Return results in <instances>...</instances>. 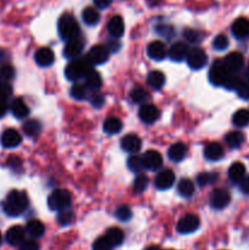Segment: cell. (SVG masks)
Here are the masks:
<instances>
[{
  "label": "cell",
  "instance_id": "680465c9",
  "mask_svg": "<svg viewBox=\"0 0 249 250\" xmlns=\"http://www.w3.org/2000/svg\"><path fill=\"white\" fill-rule=\"evenodd\" d=\"M92 103L94 106L99 107L102 106V104L104 103V99H103V97H100V95H94V97L92 98Z\"/></svg>",
  "mask_w": 249,
  "mask_h": 250
},
{
  "label": "cell",
  "instance_id": "4dcf8cb0",
  "mask_svg": "<svg viewBox=\"0 0 249 250\" xmlns=\"http://www.w3.org/2000/svg\"><path fill=\"white\" fill-rule=\"evenodd\" d=\"M194 189H195L194 183H193V181L188 180V178H183V180H181L177 186L178 193L185 198L192 197L193 193H194Z\"/></svg>",
  "mask_w": 249,
  "mask_h": 250
},
{
  "label": "cell",
  "instance_id": "74e56055",
  "mask_svg": "<svg viewBox=\"0 0 249 250\" xmlns=\"http://www.w3.org/2000/svg\"><path fill=\"white\" fill-rule=\"evenodd\" d=\"M71 95L76 100H83L88 95V88L84 84H75L71 88Z\"/></svg>",
  "mask_w": 249,
  "mask_h": 250
},
{
  "label": "cell",
  "instance_id": "8fae6325",
  "mask_svg": "<svg viewBox=\"0 0 249 250\" xmlns=\"http://www.w3.org/2000/svg\"><path fill=\"white\" fill-rule=\"evenodd\" d=\"M224 65L228 70V72H238L243 68L244 66V58L241 53L238 51H233L229 53L228 55L225 58Z\"/></svg>",
  "mask_w": 249,
  "mask_h": 250
},
{
  "label": "cell",
  "instance_id": "8d00e7d4",
  "mask_svg": "<svg viewBox=\"0 0 249 250\" xmlns=\"http://www.w3.org/2000/svg\"><path fill=\"white\" fill-rule=\"evenodd\" d=\"M15 77V68L10 63H4L0 66V81L9 82Z\"/></svg>",
  "mask_w": 249,
  "mask_h": 250
},
{
  "label": "cell",
  "instance_id": "e0dca14e",
  "mask_svg": "<svg viewBox=\"0 0 249 250\" xmlns=\"http://www.w3.org/2000/svg\"><path fill=\"white\" fill-rule=\"evenodd\" d=\"M22 142V137L16 129L9 128L2 133L1 144L4 148H16Z\"/></svg>",
  "mask_w": 249,
  "mask_h": 250
},
{
  "label": "cell",
  "instance_id": "603a6c76",
  "mask_svg": "<svg viewBox=\"0 0 249 250\" xmlns=\"http://www.w3.org/2000/svg\"><path fill=\"white\" fill-rule=\"evenodd\" d=\"M204 156L210 161L220 160L224 156V148L221 144L216 143V142L207 144L204 148Z\"/></svg>",
  "mask_w": 249,
  "mask_h": 250
},
{
  "label": "cell",
  "instance_id": "816d5d0a",
  "mask_svg": "<svg viewBox=\"0 0 249 250\" xmlns=\"http://www.w3.org/2000/svg\"><path fill=\"white\" fill-rule=\"evenodd\" d=\"M156 32H158L159 34H161V36H164L165 38L170 39L171 37L175 34V31H173V28L171 26H158V28H156Z\"/></svg>",
  "mask_w": 249,
  "mask_h": 250
},
{
  "label": "cell",
  "instance_id": "52a82bcc",
  "mask_svg": "<svg viewBox=\"0 0 249 250\" xmlns=\"http://www.w3.org/2000/svg\"><path fill=\"white\" fill-rule=\"evenodd\" d=\"M200 226V221L198 216L193 214H187L178 221L177 232L181 234H189L197 231Z\"/></svg>",
  "mask_w": 249,
  "mask_h": 250
},
{
  "label": "cell",
  "instance_id": "1f68e13d",
  "mask_svg": "<svg viewBox=\"0 0 249 250\" xmlns=\"http://www.w3.org/2000/svg\"><path fill=\"white\" fill-rule=\"evenodd\" d=\"M42 131V125L41 122L37 120H28L26 124L23 125V132L27 137H37Z\"/></svg>",
  "mask_w": 249,
  "mask_h": 250
},
{
  "label": "cell",
  "instance_id": "7c38bea8",
  "mask_svg": "<svg viewBox=\"0 0 249 250\" xmlns=\"http://www.w3.org/2000/svg\"><path fill=\"white\" fill-rule=\"evenodd\" d=\"M160 117V110L153 104L142 105L139 109V119L144 124H154Z\"/></svg>",
  "mask_w": 249,
  "mask_h": 250
},
{
  "label": "cell",
  "instance_id": "9f6ffc18",
  "mask_svg": "<svg viewBox=\"0 0 249 250\" xmlns=\"http://www.w3.org/2000/svg\"><path fill=\"white\" fill-rule=\"evenodd\" d=\"M239 183H241L239 188H241L242 192L246 193V194H249V176L248 177H244Z\"/></svg>",
  "mask_w": 249,
  "mask_h": 250
},
{
  "label": "cell",
  "instance_id": "91938a15",
  "mask_svg": "<svg viewBox=\"0 0 249 250\" xmlns=\"http://www.w3.org/2000/svg\"><path fill=\"white\" fill-rule=\"evenodd\" d=\"M109 50H112V51H116L120 49V43H117V42H109Z\"/></svg>",
  "mask_w": 249,
  "mask_h": 250
},
{
  "label": "cell",
  "instance_id": "d4e9b609",
  "mask_svg": "<svg viewBox=\"0 0 249 250\" xmlns=\"http://www.w3.org/2000/svg\"><path fill=\"white\" fill-rule=\"evenodd\" d=\"M83 78H84V85L88 89L97 90L102 87V77H100L99 73L95 70H93V68Z\"/></svg>",
  "mask_w": 249,
  "mask_h": 250
},
{
  "label": "cell",
  "instance_id": "6f0895ef",
  "mask_svg": "<svg viewBox=\"0 0 249 250\" xmlns=\"http://www.w3.org/2000/svg\"><path fill=\"white\" fill-rule=\"evenodd\" d=\"M7 111V100L0 99V117L4 116Z\"/></svg>",
  "mask_w": 249,
  "mask_h": 250
},
{
  "label": "cell",
  "instance_id": "d6986e66",
  "mask_svg": "<svg viewBox=\"0 0 249 250\" xmlns=\"http://www.w3.org/2000/svg\"><path fill=\"white\" fill-rule=\"evenodd\" d=\"M188 53H189V48H188L187 44L183 43V42H177L168 50V56L171 58V60L180 62V61L187 59Z\"/></svg>",
  "mask_w": 249,
  "mask_h": 250
},
{
  "label": "cell",
  "instance_id": "f1b7e54d",
  "mask_svg": "<svg viewBox=\"0 0 249 250\" xmlns=\"http://www.w3.org/2000/svg\"><path fill=\"white\" fill-rule=\"evenodd\" d=\"M82 19L83 22L88 26H95L99 23L100 15L95 7H85L82 12Z\"/></svg>",
  "mask_w": 249,
  "mask_h": 250
},
{
  "label": "cell",
  "instance_id": "484cf974",
  "mask_svg": "<svg viewBox=\"0 0 249 250\" xmlns=\"http://www.w3.org/2000/svg\"><path fill=\"white\" fill-rule=\"evenodd\" d=\"M167 154H168V158H170V160L178 163V161H181L185 159L186 154H187V146H186L183 143H176V144H173L170 149H168Z\"/></svg>",
  "mask_w": 249,
  "mask_h": 250
},
{
  "label": "cell",
  "instance_id": "7bdbcfd3",
  "mask_svg": "<svg viewBox=\"0 0 249 250\" xmlns=\"http://www.w3.org/2000/svg\"><path fill=\"white\" fill-rule=\"evenodd\" d=\"M127 166L132 172H141L143 168V163H142V158L137 155H132L127 161Z\"/></svg>",
  "mask_w": 249,
  "mask_h": 250
},
{
  "label": "cell",
  "instance_id": "2e32d148",
  "mask_svg": "<svg viewBox=\"0 0 249 250\" xmlns=\"http://www.w3.org/2000/svg\"><path fill=\"white\" fill-rule=\"evenodd\" d=\"M173 182H175V173L171 170L160 171L155 178V186L160 190H166L171 188Z\"/></svg>",
  "mask_w": 249,
  "mask_h": 250
},
{
  "label": "cell",
  "instance_id": "b9f144b4",
  "mask_svg": "<svg viewBox=\"0 0 249 250\" xmlns=\"http://www.w3.org/2000/svg\"><path fill=\"white\" fill-rule=\"evenodd\" d=\"M115 215H116V217L120 220V221L126 222V221H128V220H131L132 211H131V209L127 207V205H121V207H119L116 209Z\"/></svg>",
  "mask_w": 249,
  "mask_h": 250
},
{
  "label": "cell",
  "instance_id": "83f0119b",
  "mask_svg": "<svg viewBox=\"0 0 249 250\" xmlns=\"http://www.w3.org/2000/svg\"><path fill=\"white\" fill-rule=\"evenodd\" d=\"M11 111L12 114H14V116L17 117V119H23V117H26L27 115L29 114L28 106H27L26 103L22 99H20V98H17V99H15L14 102H12Z\"/></svg>",
  "mask_w": 249,
  "mask_h": 250
},
{
  "label": "cell",
  "instance_id": "c3c4849f",
  "mask_svg": "<svg viewBox=\"0 0 249 250\" xmlns=\"http://www.w3.org/2000/svg\"><path fill=\"white\" fill-rule=\"evenodd\" d=\"M12 95V87L9 82L0 81V99L9 100V98Z\"/></svg>",
  "mask_w": 249,
  "mask_h": 250
},
{
  "label": "cell",
  "instance_id": "ab89813d",
  "mask_svg": "<svg viewBox=\"0 0 249 250\" xmlns=\"http://www.w3.org/2000/svg\"><path fill=\"white\" fill-rule=\"evenodd\" d=\"M242 82H243V81H242L238 76L228 75L227 76L226 81H225L224 87L227 88V89H229V90H237L239 88V85L242 84Z\"/></svg>",
  "mask_w": 249,
  "mask_h": 250
},
{
  "label": "cell",
  "instance_id": "836d02e7",
  "mask_svg": "<svg viewBox=\"0 0 249 250\" xmlns=\"http://www.w3.org/2000/svg\"><path fill=\"white\" fill-rule=\"evenodd\" d=\"M122 129V122L121 120L117 117H109L105 120L104 122V131L109 134L119 133Z\"/></svg>",
  "mask_w": 249,
  "mask_h": 250
},
{
  "label": "cell",
  "instance_id": "be15d7a7",
  "mask_svg": "<svg viewBox=\"0 0 249 250\" xmlns=\"http://www.w3.org/2000/svg\"><path fill=\"white\" fill-rule=\"evenodd\" d=\"M246 75H247V78H248V81H249V67H248V70H247Z\"/></svg>",
  "mask_w": 249,
  "mask_h": 250
},
{
  "label": "cell",
  "instance_id": "ee69618b",
  "mask_svg": "<svg viewBox=\"0 0 249 250\" xmlns=\"http://www.w3.org/2000/svg\"><path fill=\"white\" fill-rule=\"evenodd\" d=\"M183 37H185L189 43H199V42L203 39V36L200 32L195 31V29H190V28L185 29V32H183Z\"/></svg>",
  "mask_w": 249,
  "mask_h": 250
},
{
  "label": "cell",
  "instance_id": "d6a6232c",
  "mask_svg": "<svg viewBox=\"0 0 249 250\" xmlns=\"http://www.w3.org/2000/svg\"><path fill=\"white\" fill-rule=\"evenodd\" d=\"M225 141H226V144L229 146V148H239V146L243 144L244 142V134L242 133V132H229L228 134L226 136V138H225Z\"/></svg>",
  "mask_w": 249,
  "mask_h": 250
},
{
  "label": "cell",
  "instance_id": "bcb514c9",
  "mask_svg": "<svg viewBox=\"0 0 249 250\" xmlns=\"http://www.w3.org/2000/svg\"><path fill=\"white\" fill-rule=\"evenodd\" d=\"M212 46L219 51L225 50L228 46V39L225 34H219L217 37H215L214 42H212Z\"/></svg>",
  "mask_w": 249,
  "mask_h": 250
},
{
  "label": "cell",
  "instance_id": "7dc6e473",
  "mask_svg": "<svg viewBox=\"0 0 249 250\" xmlns=\"http://www.w3.org/2000/svg\"><path fill=\"white\" fill-rule=\"evenodd\" d=\"M148 98V93L142 88H136L131 92V99L134 103H143Z\"/></svg>",
  "mask_w": 249,
  "mask_h": 250
},
{
  "label": "cell",
  "instance_id": "94428289",
  "mask_svg": "<svg viewBox=\"0 0 249 250\" xmlns=\"http://www.w3.org/2000/svg\"><path fill=\"white\" fill-rule=\"evenodd\" d=\"M145 250H161V249L159 248V247H154V246H151V247H149V248H146Z\"/></svg>",
  "mask_w": 249,
  "mask_h": 250
},
{
  "label": "cell",
  "instance_id": "3957f363",
  "mask_svg": "<svg viewBox=\"0 0 249 250\" xmlns=\"http://www.w3.org/2000/svg\"><path fill=\"white\" fill-rule=\"evenodd\" d=\"M92 63L85 59H75L73 61H71L67 66H66L65 75L67 77V80L70 81H77L80 78L84 77L90 70H92Z\"/></svg>",
  "mask_w": 249,
  "mask_h": 250
},
{
  "label": "cell",
  "instance_id": "11a10c76",
  "mask_svg": "<svg viewBox=\"0 0 249 250\" xmlns=\"http://www.w3.org/2000/svg\"><path fill=\"white\" fill-rule=\"evenodd\" d=\"M93 1H94L95 7H98V9H106L111 5L112 0H93Z\"/></svg>",
  "mask_w": 249,
  "mask_h": 250
},
{
  "label": "cell",
  "instance_id": "f5cc1de1",
  "mask_svg": "<svg viewBox=\"0 0 249 250\" xmlns=\"http://www.w3.org/2000/svg\"><path fill=\"white\" fill-rule=\"evenodd\" d=\"M237 92H238V95L242 99L249 100V81L248 82H242V84L239 85Z\"/></svg>",
  "mask_w": 249,
  "mask_h": 250
},
{
  "label": "cell",
  "instance_id": "30bf717a",
  "mask_svg": "<svg viewBox=\"0 0 249 250\" xmlns=\"http://www.w3.org/2000/svg\"><path fill=\"white\" fill-rule=\"evenodd\" d=\"M142 163H143V167L146 170L156 171L163 165V158L158 151L148 150L142 156Z\"/></svg>",
  "mask_w": 249,
  "mask_h": 250
},
{
  "label": "cell",
  "instance_id": "f6af8a7d",
  "mask_svg": "<svg viewBox=\"0 0 249 250\" xmlns=\"http://www.w3.org/2000/svg\"><path fill=\"white\" fill-rule=\"evenodd\" d=\"M216 180H217L216 173L204 172V173H200V175H198V177H197V182L199 183L200 186H208V185H210V183H214Z\"/></svg>",
  "mask_w": 249,
  "mask_h": 250
},
{
  "label": "cell",
  "instance_id": "db71d44e",
  "mask_svg": "<svg viewBox=\"0 0 249 250\" xmlns=\"http://www.w3.org/2000/svg\"><path fill=\"white\" fill-rule=\"evenodd\" d=\"M7 165H9L12 170H19V168H21L22 163L17 156H11V158H9V160H7Z\"/></svg>",
  "mask_w": 249,
  "mask_h": 250
},
{
  "label": "cell",
  "instance_id": "9c48e42d",
  "mask_svg": "<svg viewBox=\"0 0 249 250\" xmlns=\"http://www.w3.org/2000/svg\"><path fill=\"white\" fill-rule=\"evenodd\" d=\"M229 200H231L229 193L226 189L219 188V189H215L212 192L211 198H210V204L214 209L221 210L229 204Z\"/></svg>",
  "mask_w": 249,
  "mask_h": 250
},
{
  "label": "cell",
  "instance_id": "6da1fadb",
  "mask_svg": "<svg viewBox=\"0 0 249 250\" xmlns=\"http://www.w3.org/2000/svg\"><path fill=\"white\" fill-rule=\"evenodd\" d=\"M28 207V197L24 192L20 190H11L5 199L2 209L5 214L11 217L20 216Z\"/></svg>",
  "mask_w": 249,
  "mask_h": 250
},
{
  "label": "cell",
  "instance_id": "60d3db41",
  "mask_svg": "<svg viewBox=\"0 0 249 250\" xmlns=\"http://www.w3.org/2000/svg\"><path fill=\"white\" fill-rule=\"evenodd\" d=\"M112 248H114V246L106 238V236L99 237L93 244V250H111Z\"/></svg>",
  "mask_w": 249,
  "mask_h": 250
},
{
  "label": "cell",
  "instance_id": "4316f807",
  "mask_svg": "<svg viewBox=\"0 0 249 250\" xmlns=\"http://www.w3.org/2000/svg\"><path fill=\"white\" fill-rule=\"evenodd\" d=\"M26 232L33 238H39L44 234L45 232V227L38 220H31V221L27 222L26 226Z\"/></svg>",
  "mask_w": 249,
  "mask_h": 250
},
{
  "label": "cell",
  "instance_id": "ac0fdd59",
  "mask_svg": "<svg viewBox=\"0 0 249 250\" xmlns=\"http://www.w3.org/2000/svg\"><path fill=\"white\" fill-rule=\"evenodd\" d=\"M232 34L237 39H244L249 37V20L239 17L232 24Z\"/></svg>",
  "mask_w": 249,
  "mask_h": 250
},
{
  "label": "cell",
  "instance_id": "f907efd6",
  "mask_svg": "<svg viewBox=\"0 0 249 250\" xmlns=\"http://www.w3.org/2000/svg\"><path fill=\"white\" fill-rule=\"evenodd\" d=\"M19 250H39V244L34 239H24L19 246Z\"/></svg>",
  "mask_w": 249,
  "mask_h": 250
},
{
  "label": "cell",
  "instance_id": "681fc988",
  "mask_svg": "<svg viewBox=\"0 0 249 250\" xmlns=\"http://www.w3.org/2000/svg\"><path fill=\"white\" fill-rule=\"evenodd\" d=\"M58 220H59V222H60V225H62V226L71 224V221H72V220H73L72 212L68 211L67 209L62 210V211H59Z\"/></svg>",
  "mask_w": 249,
  "mask_h": 250
},
{
  "label": "cell",
  "instance_id": "8992f818",
  "mask_svg": "<svg viewBox=\"0 0 249 250\" xmlns=\"http://www.w3.org/2000/svg\"><path fill=\"white\" fill-rule=\"evenodd\" d=\"M187 62L188 66L193 70H200L204 67L208 62V56L203 49L200 48H193L190 49L189 53L187 55Z\"/></svg>",
  "mask_w": 249,
  "mask_h": 250
},
{
  "label": "cell",
  "instance_id": "ffe728a7",
  "mask_svg": "<svg viewBox=\"0 0 249 250\" xmlns=\"http://www.w3.org/2000/svg\"><path fill=\"white\" fill-rule=\"evenodd\" d=\"M83 50V43L78 38L67 41L63 48V55L67 59H76Z\"/></svg>",
  "mask_w": 249,
  "mask_h": 250
},
{
  "label": "cell",
  "instance_id": "9a60e30c",
  "mask_svg": "<svg viewBox=\"0 0 249 250\" xmlns=\"http://www.w3.org/2000/svg\"><path fill=\"white\" fill-rule=\"evenodd\" d=\"M26 229L21 226H12L6 232V242L12 247H19L24 241Z\"/></svg>",
  "mask_w": 249,
  "mask_h": 250
},
{
  "label": "cell",
  "instance_id": "e7e4bbea",
  "mask_svg": "<svg viewBox=\"0 0 249 250\" xmlns=\"http://www.w3.org/2000/svg\"><path fill=\"white\" fill-rule=\"evenodd\" d=\"M1 242H2V236L1 233H0V246H1Z\"/></svg>",
  "mask_w": 249,
  "mask_h": 250
},
{
  "label": "cell",
  "instance_id": "4fadbf2b",
  "mask_svg": "<svg viewBox=\"0 0 249 250\" xmlns=\"http://www.w3.org/2000/svg\"><path fill=\"white\" fill-rule=\"evenodd\" d=\"M146 53H148V56L153 60L160 61L164 60L167 55V50H166L165 44L161 41H154L151 42L148 45V49H146Z\"/></svg>",
  "mask_w": 249,
  "mask_h": 250
},
{
  "label": "cell",
  "instance_id": "277c9868",
  "mask_svg": "<svg viewBox=\"0 0 249 250\" xmlns=\"http://www.w3.org/2000/svg\"><path fill=\"white\" fill-rule=\"evenodd\" d=\"M49 209L53 211H62L70 208L71 194L66 189H56L48 198Z\"/></svg>",
  "mask_w": 249,
  "mask_h": 250
},
{
  "label": "cell",
  "instance_id": "d590c367",
  "mask_svg": "<svg viewBox=\"0 0 249 250\" xmlns=\"http://www.w3.org/2000/svg\"><path fill=\"white\" fill-rule=\"evenodd\" d=\"M232 122L238 127H244L249 125V110L241 109L234 112L233 117H232Z\"/></svg>",
  "mask_w": 249,
  "mask_h": 250
},
{
  "label": "cell",
  "instance_id": "f546056e",
  "mask_svg": "<svg viewBox=\"0 0 249 250\" xmlns=\"http://www.w3.org/2000/svg\"><path fill=\"white\" fill-rule=\"evenodd\" d=\"M146 82L154 89H160L164 85V83H165V76L160 71H153V72H150L148 75Z\"/></svg>",
  "mask_w": 249,
  "mask_h": 250
},
{
  "label": "cell",
  "instance_id": "5bb4252c",
  "mask_svg": "<svg viewBox=\"0 0 249 250\" xmlns=\"http://www.w3.org/2000/svg\"><path fill=\"white\" fill-rule=\"evenodd\" d=\"M142 146L141 138H139L137 134L129 133L126 134L124 138L121 139V148L124 149V151L131 154H136L137 151H139Z\"/></svg>",
  "mask_w": 249,
  "mask_h": 250
},
{
  "label": "cell",
  "instance_id": "cb8c5ba5",
  "mask_svg": "<svg viewBox=\"0 0 249 250\" xmlns=\"http://www.w3.org/2000/svg\"><path fill=\"white\" fill-rule=\"evenodd\" d=\"M246 177V167L242 163L232 164L231 167L228 168V178L233 183H239L243 178Z\"/></svg>",
  "mask_w": 249,
  "mask_h": 250
},
{
  "label": "cell",
  "instance_id": "ba28073f",
  "mask_svg": "<svg viewBox=\"0 0 249 250\" xmlns=\"http://www.w3.org/2000/svg\"><path fill=\"white\" fill-rule=\"evenodd\" d=\"M110 55V50L107 48V45H94L88 53L87 59L90 61L92 65H100V63H104L105 61H107Z\"/></svg>",
  "mask_w": 249,
  "mask_h": 250
},
{
  "label": "cell",
  "instance_id": "7a4b0ae2",
  "mask_svg": "<svg viewBox=\"0 0 249 250\" xmlns=\"http://www.w3.org/2000/svg\"><path fill=\"white\" fill-rule=\"evenodd\" d=\"M59 34L63 41H71L76 39L80 36V26L78 22L76 21L75 17L70 14H65L59 20Z\"/></svg>",
  "mask_w": 249,
  "mask_h": 250
},
{
  "label": "cell",
  "instance_id": "5b68a950",
  "mask_svg": "<svg viewBox=\"0 0 249 250\" xmlns=\"http://www.w3.org/2000/svg\"><path fill=\"white\" fill-rule=\"evenodd\" d=\"M229 75L228 70L226 68V66L224 65V62L220 60L215 61L212 63L211 68L209 71V81L214 85H224L225 81H226L227 76Z\"/></svg>",
  "mask_w": 249,
  "mask_h": 250
},
{
  "label": "cell",
  "instance_id": "6125c7cd",
  "mask_svg": "<svg viewBox=\"0 0 249 250\" xmlns=\"http://www.w3.org/2000/svg\"><path fill=\"white\" fill-rule=\"evenodd\" d=\"M159 1H160V0H149V2H150V4H158Z\"/></svg>",
  "mask_w": 249,
  "mask_h": 250
},
{
  "label": "cell",
  "instance_id": "7402d4cb",
  "mask_svg": "<svg viewBox=\"0 0 249 250\" xmlns=\"http://www.w3.org/2000/svg\"><path fill=\"white\" fill-rule=\"evenodd\" d=\"M36 62L38 63L42 67H46V66H50L51 63L55 60V55H54L53 50L49 48H41L39 50H37L36 56Z\"/></svg>",
  "mask_w": 249,
  "mask_h": 250
},
{
  "label": "cell",
  "instance_id": "f35d334b",
  "mask_svg": "<svg viewBox=\"0 0 249 250\" xmlns=\"http://www.w3.org/2000/svg\"><path fill=\"white\" fill-rule=\"evenodd\" d=\"M149 180L145 175H138L133 181V189L136 193H142L148 187Z\"/></svg>",
  "mask_w": 249,
  "mask_h": 250
},
{
  "label": "cell",
  "instance_id": "44dd1931",
  "mask_svg": "<svg viewBox=\"0 0 249 250\" xmlns=\"http://www.w3.org/2000/svg\"><path fill=\"white\" fill-rule=\"evenodd\" d=\"M107 31L112 38H120L124 33V23L121 16H114L107 23Z\"/></svg>",
  "mask_w": 249,
  "mask_h": 250
},
{
  "label": "cell",
  "instance_id": "e575fe53",
  "mask_svg": "<svg viewBox=\"0 0 249 250\" xmlns=\"http://www.w3.org/2000/svg\"><path fill=\"white\" fill-rule=\"evenodd\" d=\"M105 236H106V238L111 242V244L114 247L120 246V244H122V242H124V232L120 229H117V227H111V229H107Z\"/></svg>",
  "mask_w": 249,
  "mask_h": 250
}]
</instances>
